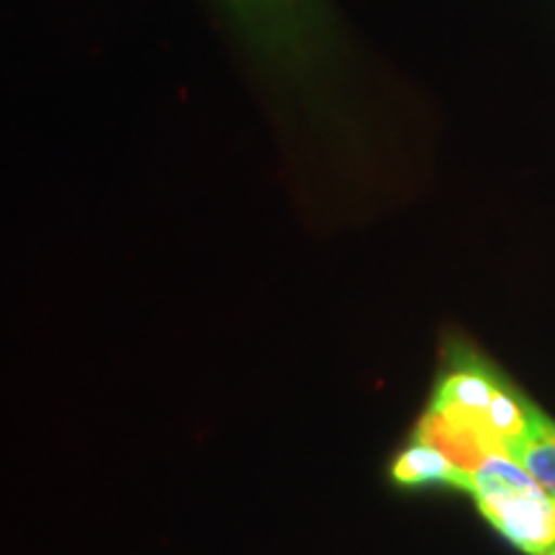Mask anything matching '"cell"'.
I'll use <instances>...</instances> for the list:
<instances>
[{
	"instance_id": "1",
	"label": "cell",
	"mask_w": 555,
	"mask_h": 555,
	"mask_svg": "<svg viewBox=\"0 0 555 555\" xmlns=\"http://www.w3.org/2000/svg\"><path fill=\"white\" fill-rule=\"evenodd\" d=\"M253 52L296 86H311L337 60L335 26L324 0H221Z\"/></svg>"
},
{
	"instance_id": "2",
	"label": "cell",
	"mask_w": 555,
	"mask_h": 555,
	"mask_svg": "<svg viewBox=\"0 0 555 555\" xmlns=\"http://www.w3.org/2000/svg\"><path fill=\"white\" fill-rule=\"evenodd\" d=\"M478 512L519 551L543 555L555 547V499L504 450L486 457L470 476Z\"/></svg>"
},
{
	"instance_id": "3",
	"label": "cell",
	"mask_w": 555,
	"mask_h": 555,
	"mask_svg": "<svg viewBox=\"0 0 555 555\" xmlns=\"http://www.w3.org/2000/svg\"><path fill=\"white\" fill-rule=\"evenodd\" d=\"M412 437L440 450V453L468 478L483 466L486 457L496 453V450H502L481 422L468 420V416L448 412V409L433 404H429L427 412L422 414L420 425H416Z\"/></svg>"
},
{
	"instance_id": "4",
	"label": "cell",
	"mask_w": 555,
	"mask_h": 555,
	"mask_svg": "<svg viewBox=\"0 0 555 555\" xmlns=\"http://www.w3.org/2000/svg\"><path fill=\"white\" fill-rule=\"evenodd\" d=\"M391 481L404 486V489H416V486H453V489L468 491L470 494V478L457 470L440 450L427 446V442L414 440L393 457Z\"/></svg>"
},
{
	"instance_id": "5",
	"label": "cell",
	"mask_w": 555,
	"mask_h": 555,
	"mask_svg": "<svg viewBox=\"0 0 555 555\" xmlns=\"http://www.w3.org/2000/svg\"><path fill=\"white\" fill-rule=\"evenodd\" d=\"M540 414L543 412H540L538 406H532L522 393L515 391V388L504 380V384L496 388L489 409H486L483 425L506 455H515L517 450L525 446L527 437L532 435Z\"/></svg>"
},
{
	"instance_id": "6",
	"label": "cell",
	"mask_w": 555,
	"mask_h": 555,
	"mask_svg": "<svg viewBox=\"0 0 555 555\" xmlns=\"http://www.w3.org/2000/svg\"><path fill=\"white\" fill-rule=\"evenodd\" d=\"M515 461L530 474L547 496L555 499V422L540 414L535 429L527 437L525 446L517 450Z\"/></svg>"
},
{
	"instance_id": "7",
	"label": "cell",
	"mask_w": 555,
	"mask_h": 555,
	"mask_svg": "<svg viewBox=\"0 0 555 555\" xmlns=\"http://www.w3.org/2000/svg\"><path fill=\"white\" fill-rule=\"evenodd\" d=\"M543 555H555V547H553V551H547V553H543Z\"/></svg>"
}]
</instances>
